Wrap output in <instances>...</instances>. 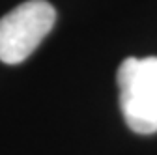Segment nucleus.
I'll return each mask as SVG.
<instances>
[{"label": "nucleus", "mask_w": 157, "mask_h": 155, "mask_svg": "<svg viewBox=\"0 0 157 155\" xmlns=\"http://www.w3.org/2000/svg\"><path fill=\"white\" fill-rule=\"evenodd\" d=\"M118 88L127 127L139 134L157 133V56L125 58L118 69Z\"/></svg>", "instance_id": "obj_1"}, {"label": "nucleus", "mask_w": 157, "mask_h": 155, "mask_svg": "<svg viewBox=\"0 0 157 155\" xmlns=\"http://www.w3.org/2000/svg\"><path fill=\"white\" fill-rule=\"evenodd\" d=\"M56 23L47 0H26L0 19V62L15 66L39 47Z\"/></svg>", "instance_id": "obj_2"}]
</instances>
